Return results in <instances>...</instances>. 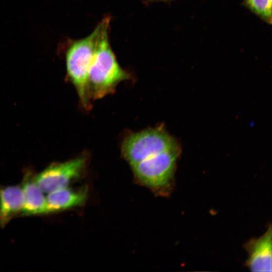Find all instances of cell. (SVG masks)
<instances>
[{"instance_id": "5", "label": "cell", "mask_w": 272, "mask_h": 272, "mask_svg": "<svg viewBox=\"0 0 272 272\" xmlns=\"http://www.w3.org/2000/svg\"><path fill=\"white\" fill-rule=\"evenodd\" d=\"M86 161V156L81 155L64 162L52 163L34 175V180L45 193L67 187L80 175Z\"/></svg>"}, {"instance_id": "10", "label": "cell", "mask_w": 272, "mask_h": 272, "mask_svg": "<svg viewBox=\"0 0 272 272\" xmlns=\"http://www.w3.org/2000/svg\"><path fill=\"white\" fill-rule=\"evenodd\" d=\"M244 4L265 22L271 24L272 0H244Z\"/></svg>"}, {"instance_id": "6", "label": "cell", "mask_w": 272, "mask_h": 272, "mask_svg": "<svg viewBox=\"0 0 272 272\" xmlns=\"http://www.w3.org/2000/svg\"><path fill=\"white\" fill-rule=\"evenodd\" d=\"M271 236L270 225L263 235L246 244L248 256L246 264L251 271H271Z\"/></svg>"}, {"instance_id": "3", "label": "cell", "mask_w": 272, "mask_h": 272, "mask_svg": "<svg viewBox=\"0 0 272 272\" xmlns=\"http://www.w3.org/2000/svg\"><path fill=\"white\" fill-rule=\"evenodd\" d=\"M178 146L176 141L162 127L150 128L130 133L121 144V153L130 165Z\"/></svg>"}, {"instance_id": "11", "label": "cell", "mask_w": 272, "mask_h": 272, "mask_svg": "<svg viewBox=\"0 0 272 272\" xmlns=\"http://www.w3.org/2000/svg\"><path fill=\"white\" fill-rule=\"evenodd\" d=\"M151 1H164V2H166V1H172V0H150Z\"/></svg>"}, {"instance_id": "8", "label": "cell", "mask_w": 272, "mask_h": 272, "mask_svg": "<svg viewBox=\"0 0 272 272\" xmlns=\"http://www.w3.org/2000/svg\"><path fill=\"white\" fill-rule=\"evenodd\" d=\"M23 205L21 186L0 185V227L4 228L15 216L21 212Z\"/></svg>"}, {"instance_id": "7", "label": "cell", "mask_w": 272, "mask_h": 272, "mask_svg": "<svg viewBox=\"0 0 272 272\" xmlns=\"http://www.w3.org/2000/svg\"><path fill=\"white\" fill-rule=\"evenodd\" d=\"M34 175L30 171L24 174L22 188L24 205L21 213L26 216H38L49 213L46 198L34 180Z\"/></svg>"}, {"instance_id": "9", "label": "cell", "mask_w": 272, "mask_h": 272, "mask_svg": "<svg viewBox=\"0 0 272 272\" xmlns=\"http://www.w3.org/2000/svg\"><path fill=\"white\" fill-rule=\"evenodd\" d=\"M86 191L75 190L68 187L48 193L46 198L49 213L61 212L82 205Z\"/></svg>"}, {"instance_id": "2", "label": "cell", "mask_w": 272, "mask_h": 272, "mask_svg": "<svg viewBox=\"0 0 272 272\" xmlns=\"http://www.w3.org/2000/svg\"><path fill=\"white\" fill-rule=\"evenodd\" d=\"M99 31V24L86 38L72 42L65 53L67 77L75 86L81 105L86 110L91 107L88 76Z\"/></svg>"}, {"instance_id": "4", "label": "cell", "mask_w": 272, "mask_h": 272, "mask_svg": "<svg viewBox=\"0 0 272 272\" xmlns=\"http://www.w3.org/2000/svg\"><path fill=\"white\" fill-rule=\"evenodd\" d=\"M179 153L178 146L131 166L135 177L153 189L166 186L173 176Z\"/></svg>"}, {"instance_id": "1", "label": "cell", "mask_w": 272, "mask_h": 272, "mask_svg": "<svg viewBox=\"0 0 272 272\" xmlns=\"http://www.w3.org/2000/svg\"><path fill=\"white\" fill-rule=\"evenodd\" d=\"M109 19L99 24L95 49L89 67L88 87L91 99H101L114 92L119 83L130 78L118 64L108 40Z\"/></svg>"}]
</instances>
